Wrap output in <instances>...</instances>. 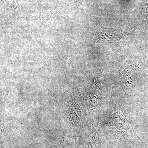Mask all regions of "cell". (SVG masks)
Wrapping results in <instances>:
<instances>
[{"mask_svg": "<svg viewBox=\"0 0 148 148\" xmlns=\"http://www.w3.org/2000/svg\"><path fill=\"white\" fill-rule=\"evenodd\" d=\"M5 1L7 2L11 5L13 6L16 5V1L15 0H5Z\"/></svg>", "mask_w": 148, "mask_h": 148, "instance_id": "1", "label": "cell"}]
</instances>
